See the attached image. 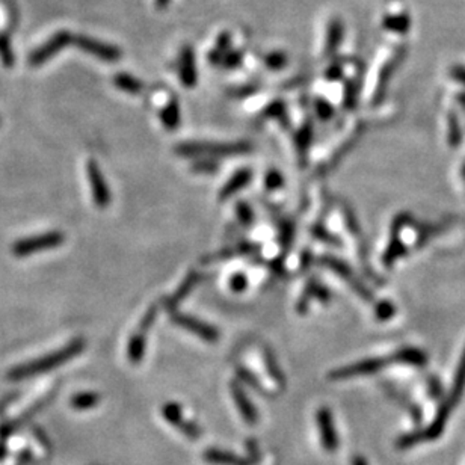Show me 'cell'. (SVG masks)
I'll use <instances>...</instances> for the list:
<instances>
[{
    "mask_svg": "<svg viewBox=\"0 0 465 465\" xmlns=\"http://www.w3.org/2000/svg\"><path fill=\"white\" fill-rule=\"evenodd\" d=\"M237 213H239L240 221L244 222V224H249L251 219H253V213H251V210H249V207L246 206V204H245V206H244V204H239Z\"/></svg>",
    "mask_w": 465,
    "mask_h": 465,
    "instance_id": "ab89813d",
    "label": "cell"
},
{
    "mask_svg": "<svg viewBox=\"0 0 465 465\" xmlns=\"http://www.w3.org/2000/svg\"><path fill=\"white\" fill-rule=\"evenodd\" d=\"M462 175H464V180H465V165H464V168H462Z\"/></svg>",
    "mask_w": 465,
    "mask_h": 465,
    "instance_id": "ee69618b",
    "label": "cell"
},
{
    "mask_svg": "<svg viewBox=\"0 0 465 465\" xmlns=\"http://www.w3.org/2000/svg\"><path fill=\"white\" fill-rule=\"evenodd\" d=\"M449 73H450V78L453 80H457L458 83H461L462 87H465V67H464V65H458V64L452 65Z\"/></svg>",
    "mask_w": 465,
    "mask_h": 465,
    "instance_id": "8d00e7d4",
    "label": "cell"
},
{
    "mask_svg": "<svg viewBox=\"0 0 465 465\" xmlns=\"http://www.w3.org/2000/svg\"><path fill=\"white\" fill-rule=\"evenodd\" d=\"M73 43L76 44L80 50L89 53V54H92V57H96L101 61L114 62L121 58V50L118 47H115V45L96 41L94 38H89V36H87V35L73 36Z\"/></svg>",
    "mask_w": 465,
    "mask_h": 465,
    "instance_id": "52a82bcc",
    "label": "cell"
},
{
    "mask_svg": "<svg viewBox=\"0 0 465 465\" xmlns=\"http://www.w3.org/2000/svg\"><path fill=\"white\" fill-rule=\"evenodd\" d=\"M154 2H156V6L159 8V9H165L166 6L170 5L171 0H154Z\"/></svg>",
    "mask_w": 465,
    "mask_h": 465,
    "instance_id": "60d3db41",
    "label": "cell"
},
{
    "mask_svg": "<svg viewBox=\"0 0 465 465\" xmlns=\"http://www.w3.org/2000/svg\"><path fill=\"white\" fill-rule=\"evenodd\" d=\"M316 420H318L319 426V432H320V441L323 449L332 453L337 450L339 445V438H337V432L336 427H334V420L331 411L328 408H320L318 414H316Z\"/></svg>",
    "mask_w": 465,
    "mask_h": 465,
    "instance_id": "7c38bea8",
    "label": "cell"
},
{
    "mask_svg": "<svg viewBox=\"0 0 465 465\" xmlns=\"http://www.w3.org/2000/svg\"><path fill=\"white\" fill-rule=\"evenodd\" d=\"M98 401H100V397L96 393H80V394L73 396L70 404L73 408L83 411V409H91V408L97 406Z\"/></svg>",
    "mask_w": 465,
    "mask_h": 465,
    "instance_id": "4316f807",
    "label": "cell"
},
{
    "mask_svg": "<svg viewBox=\"0 0 465 465\" xmlns=\"http://www.w3.org/2000/svg\"><path fill=\"white\" fill-rule=\"evenodd\" d=\"M310 139H311V130L309 126H307L302 132L297 135V147H300L301 152H307V147H309V144H310Z\"/></svg>",
    "mask_w": 465,
    "mask_h": 465,
    "instance_id": "74e56055",
    "label": "cell"
},
{
    "mask_svg": "<svg viewBox=\"0 0 465 465\" xmlns=\"http://www.w3.org/2000/svg\"><path fill=\"white\" fill-rule=\"evenodd\" d=\"M242 58H244V54H242V52L232 50V52H228L226 54V58H224V61H222V64H224L227 68H235V67H237V65L242 62Z\"/></svg>",
    "mask_w": 465,
    "mask_h": 465,
    "instance_id": "d6a6232c",
    "label": "cell"
},
{
    "mask_svg": "<svg viewBox=\"0 0 465 465\" xmlns=\"http://www.w3.org/2000/svg\"><path fill=\"white\" fill-rule=\"evenodd\" d=\"M251 170H240L237 174H235L231 177V179L227 182V184L224 186V189L219 192V198L221 200H227L230 198L232 193H236L237 191L244 189L245 186L249 183L251 180Z\"/></svg>",
    "mask_w": 465,
    "mask_h": 465,
    "instance_id": "44dd1931",
    "label": "cell"
},
{
    "mask_svg": "<svg viewBox=\"0 0 465 465\" xmlns=\"http://www.w3.org/2000/svg\"><path fill=\"white\" fill-rule=\"evenodd\" d=\"M392 360L396 362H402V364L415 366V367H423L427 362L426 353L417 348H404L401 350H397Z\"/></svg>",
    "mask_w": 465,
    "mask_h": 465,
    "instance_id": "d6986e66",
    "label": "cell"
},
{
    "mask_svg": "<svg viewBox=\"0 0 465 465\" xmlns=\"http://www.w3.org/2000/svg\"><path fill=\"white\" fill-rule=\"evenodd\" d=\"M394 313H396V307L393 305V302H390V301H381L375 307V316L378 320L392 319Z\"/></svg>",
    "mask_w": 465,
    "mask_h": 465,
    "instance_id": "f546056e",
    "label": "cell"
},
{
    "mask_svg": "<svg viewBox=\"0 0 465 465\" xmlns=\"http://www.w3.org/2000/svg\"><path fill=\"white\" fill-rule=\"evenodd\" d=\"M401 235H396V232H392V240L384 251L383 256V263L385 267H392L399 258L404 257L406 253V246L404 244V240L399 237Z\"/></svg>",
    "mask_w": 465,
    "mask_h": 465,
    "instance_id": "ffe728a7",
    "label": "cell"
},
{
    "mask_svg": "<svg viewBox=\"0 0 465 465\" xmlns=\"http://www.w3.org/2000/svg\"><path fill=\"white\" fill-rule=\"evenodd\" d=\"M87 174L91 183V191H92V198H94V202L100 209L108 207V204L110 202V193L106 186V182L103 179V174H101V170L98 168V165L96 161H89L87 163Z\"/></svg>",
    "mask_w": 465,
    "mask_h": 465,
    "instance_id": "8fae6325",
    "label": "cell"
},
{
    "mask_svg": "<svg viewBox=\"0 0 465 465\" xmlns=\"http://www.w3.org/2000/svg\"><path fill=\"white\" fill-rule=\"evenodd\" d=\"M172 320L179 325V327L188 330L189 332L195 334V336H198L207 343H216L219 339V332L216 331V328H213L210 325L192 318V316L183 313H174Z\"/></svg>",
    "mask_w": 465,
    "mask_h": 465,
    "instance_id": "30bf717a",
    "label": "cell"
},
{
    "mask_svg": "<svg viewBox=\"0 0 465 465\" xmlns=\"http://www.w3.org/2000/svg\"><path fill=\"white\" fill-rule=\"evenodd\" d=\"M204 459L215 465H251L249 461L237 457L235 453H230L226 450L210 449L204 453Z\"/></svg>",
    "mask_w": 465,
    "mask_h": 465,
    "instance_id": "ac0fdd59",
    "label": "cell"
},
{
    "mask_svg": "<svg viewBox=\"0 0 465 465\" xmlns=\"http://www.w3.org/2000/svg\"><path fill=\"white\" fill-rule=\"evenodd\" d=\"M464 390H465V346H464V350L461 353L457 371H455V378H453L450 393H449L448 397H445L444 404L438 409V414H436L432 425L423 432H417V434H411V435L404 436V438L399 440L397 448L406 449V448H411V445L420 443V441L435 440L436 436H440V434L443 432L444 426H445V422H448L449 414L452 413V409L458 405L459 399L462 397Z\"/></svg>",
    "mask_w": 465,
    "mask_h": 465,
    "instance_id": "6da1fadb",
    "label": "cell"
},
{
    "mask_svg": "<svg viewBox=\"0 0 465 465\" xmlns=\"http://www.w3.org/2000/svg\"><path fill=\"white\" fill-rule=\"evenodd\" d=\"M265 64H266V67L271 70H281L287 65V57L283 52L269 53L265 58Z\"/></svg>",
    "mask_w": 465,
    "mask_h": 465,
    "instance_id": "1f68e13d",
    "label": "cell"
},
{
    "mask_svg": "<svg viewBox=\"0 0 465 465\" xmlns=\"http://www.w3.org/2000/svg\"><path fill=\"white\" fill-rule=\"evenodd\" d=\"M83 348H85V343H83L82 339L73 340L68 346H65L57 352H52V353H49V355H45L43 358L34 360L31 362H27V364H22V366L13 369L8 374V376L13 381H20V379L31 378L34 375L44 374V371L57 369L61 364H64V362H67L71 358L78 357L79 353L83 350Z\"/></svg>",
    "mask_w": 465,
    "mask_h": 465,
    "instance_id": "7a4b0ae2",
    "label": "cell"
},
{
    "mask_svg": "<svg viewBox=\"0 0 465 465\" xmlns=\"http://www.w3.org/2000/svg\"><path fill=\"white\" fill-rule=\"evenodd\" d=\"M231 396L235 399L236 406L239 409V413L242 415V418L249 425H254L258 420V414L256 411L254 405L251 404L249 397L246 396V393L244 392V388H242L237 383H232L231 384Z\"/></svg>",
    "mask_w": 465,
    "mask_h": 465,
    "instance_id": "9a60e30c",
    "label": "cell"
},
{
    "mask_svg": "<svg viewBox=\"0 0 465 465\" xmlns=\"http://www.w3.org/2000/svg\"><path fill=\"white\" fill-rule=\"evenodd\" d=\"M343 36H345V26L339 18H332L327 29V40H325V54L332 57L339 50L340 44L343 43Z\"/></svg>",
    "mask_w": 465,
    "mask_h": 465,
    "instance_id": "2e32d148",
    "label": "cell"
},
{
    "mask_svg": "<svg viewBox=\"0 0 465 465\" xmlns=\"http://www.w3.org/2000/svg\"><path fill=\"white\" fill-rule=\"evenodd\" d=\"M0 59H2L6 68H11L15 62L11 41H9V36L6 34H0Z\"/></svg>",
    "mask_w": 465,
    "mask_h": 465,
    "instance_id": "f1b7e54d",
    "label": "cell"
},
{
    "mask_svg": "<svg viewBox=\"0 0 465 465\" xmlns=\"http://www.w3.org/2000/svg\"><path fill=\"white\" fill-rule=\"evenodd\" d=\"M162 414L165 417V420L171 423L172 426H175L177 429H180L184 435H188L189 438L192 440H197L198 436H200V431H198V427L189 423V422H186L183 420V415H182V408L180 405H177L174 402L171 404H166L163 405L162 408Z\"/></svg>",
    "mask_w": 465,
    "mask_h": 465,
    "instance_id": "4fadbf2b",
    "label": "cell"
},
{
    "mask_svg": "<svg viewBox=\"0 0 465 465\" xmlns=\"http://www.w3.org/2000/svg\"><path fill=\"white\" fill-rule=\"evenodd\" d=\"M388 364L387 358H367V360H361L355 364L346 366L339 370L331 371V379L334 381H341V379H350L355 376H362V375H371L376 374V371L383 370Z\"/></svg>",
    "mask_w": 465,
    "mask_h": 465,
    "instance_id": "ba28073f",
    "label": "cell"
},
{
    "mask_svg": "<svg viewBox=\"0 0 465 465\" xmlns=\"http://www.w3.org/2000/svg\"><path fill=\"white\" fill-rule=\"evenodd\" d=\"M70 43H73V35L70 32L61 31L58 34H54L47 43H44L41 47H38L35 52L31 53L29 64L32 65V67H40V65L47 62L64 47H67Z\"/></svg>",
    "mask_w": 465,
    "mask_h": 465,
    "instance_id": "8992f818",
    "label": "cell"
},
{
    "mask_svg": "<svg viewBox=\"0 0 465 465\" xmlns=\"http://www.w3.org/2000/svg\"><path fill=\"white\" fill-rule=\"evenodd\" d=\"M198 283V275L197 274H191L186 280L182 283V286L177 289V292L171 296V300L168 301V307H172L174 304L180 302L184 296H188V293L192 290V287Z\"/></svg>",
    "mask_w": 465,
    "mask_h": 465,
    "instance_id": "83f0119b",
    "label": "cell"
},
{
    "mask_svg": "<svg viewBox=\"0 0 465 465\" xmlns=\"http://www.w3.org/2000/svg\"><path fill=\"white\" fill-rule=\"evenodd\" d=\"M161 119L166 128L174 130L180 124V108L177 100L172 98L168 105L161 110Z\"/></svg>",
    "mask_w": 465,
    "mask_h": 465,
    "instance_id": "cb8c5ba5",
    "label": "cell"
},
{
    "mask_svg": "<svg viewBox=\"0 0 465 465\" xmlns=\"http://www.w3.org/2000/svg\"><path fill=\"white\" fill-rule=\"evenodd\" d=\"M65 242V236L59 231H50L41 236L26 237L18 240L13 246V254L17 257H26L35 253H41V251H47L61 246Z\"/></svg>",
    "mask_w": 465,
    "mask_h": 465,
    "instance_id": "277c9868",
    "label": "cell"
},
{
    "mask_svg": "<svg viewBox=\"0 0 465 465\" xmlns=\"http://www.w3.org/2000/svg\"><path fill=\"white\" fill-rule=\"evenodd\" d=\"M406 54H408L406 45H399L392 57H390V59L383 65V68L379 70V74H378L376 88H375V92H374V97H371V103L379 105L381 101L384 100L388 83L392 82L396 71L399 70V67H401L402 62L405 61Z\"/></svg>",
    "mask_w": 465,
    "mask_h": 465,
    "instance_id": "5b68a950",
    "label": "cell"
},
{
    "mask_svg": "<svg viewBox=\"0 0 465 465\" xmlns=\"http://www.w3.org/2000/svg\"><path fill=\"white\" fill-rule=\"evenodd\" d=\"M322 262H323L325 266H328L334 274H337L339 276H341L343 280H345V281L352 287V289L355 290V292L362 297V300L371 301V293H370V290L367 289V287H366L364 284H362V283L358 280L357 275L353 274L352 269H350L345 262H341V260H339V258H332V257L323 258Z\"/></svg>",
    "mask_w": 465,
    "mask_h": 465,
    "instance_id": "9c48e42d",
    "label": "cell"
},
{
    "mask_svg": "<svg viewBox=\"0 0 465 465\" xmlns=\"http://www.w3.org/2000/svg\"><path fill=\"white\" fill-rule=\"evenodd\" d=\"M283 184V177L280 172L276 171H271L266 175V188L267 189H275V188H280Z\"/></svg>",
    "mask_w": 465,
    "mask_h": 465,
    "instance_id": "d590c367",
    "label": "cell"
},
{
    "mask_svg": "<svg viewBox=\"0 0 465 465\" xmlns=\"http://www.w3.org/2000/svg\"><path fill=\"white\" fill-rule=\"evenodd\" d=\"M127 352H128V360L135 362V364H138V362L142 360L145 352V332L138 331L136 334H133L132 339H130Z\"/></svg>",
    "mask_w": 465,
    "mask_h": 465,
    "instance_id": "d4e9b609",
    "label": "cell"
},
{
    "mask_svg": "<svg viewBox=\"0 0 465 465\" xmlns=\"http://www.w3.org/2000/svg\"><path fill=\"white\" fill-rule=\"evenodd\" d=\"M246 286H248L246 276L242 275V274H236L235 276L231 278V281H230V287L235 292H244L246 289Z\"/></svg>",
    "mask_w": 465,
    "mask_h": 465,
    "instance_id": "836d02e7",
    "label": "cell"
},
{
    "mask_svg": "<svg viewBox=\"0 0 465 465\" xmlns=\"http://www.w3.org/2000/svg\"><path fill=\"white\" fill-rule=\"evenodd\" d=\"M383 27L388 32L405 35L411 29V17L408 15V13L387 14L383 18Z\"/></svg>",
    "mask_w": 465,
    "mask_h": 465,
    "instance_id": "e0dca14e",
    "label": "cell"
},
{
    "mask_svg": "<svg viewBox=\"0 0 465 465\" xmlns=\"http://www.w3.org/2000/svg\"><path fill=\"white\" fill-rule=\"evenodd\" d=\"M341 73H343L341 64H340V62L332 64V65H330V68H328V71H327V79H330V80H337V79L341 78Z\"/></svg>",
    "mask_w": 465,
    "mask_h": 465,
    "instance_id": "f35d334b",
    "label": "cell"
},
{
    "mask_svg": "<svg viewBox=\"0 0 465 465\" xmlns=\"http://www.w3.org/2000/svg\"><path fill=\"white\" fill-rule=\"evenodd\" d=\"M316 110H318V115L322 119H328L332 117V106L325 100H318V103H316Z\"/></svg>",
    "mask_w": 465,
    "mask_h": 465,
    "instance_id": "e575fe53",
    "label": "cell"
},
{
    "mask_svg": "<svg viewBox=\"0 0 465 465\" xmlns=\"http://www.w3.org/2000/svg\"><path fill=\"white\" fill-rule=\"evenodd\" d=\"M179 74L180 80L184 87L193 88L198 82V70L197 64H195V54L191 45H186L180 54V65H179Z\"/></svg>",
    "mask_w": 465,
    "mask_h": 465,
    "instance_id": "5bb4252c",
    "label": "cell"
},
{
    "mask_svg": "<svg viewBox=\"0 0 465 465\" xmlns=\"http://www.w3.org/2000/svg\"><path fill=\"white\" fill-rule=\"evenodd\" d=\"M352 465H367V462L364 459H362V458H360V457H355V458L352 459Z\"/></svg>",
    "mask_w": 465,
    "mask_h": 465,
    "instance_id": "7bdbcfd3",
    "label": "cell"
},
{
    "mask_svg": "<svg viewBox=\"0 0 465 465\" xmlns=\"http://www.w3.org/2000/svg\"><path fill=\"white\" fill-rule=\"evenodd\" d=\"M464 139L462 133V126H461V119L458 114L452 110V112L448 115V142L450 147L457 148L461 145Z\"/></svg>",
    "mask_w": 465,
    "mask_h": 465,
    "instance_id": "7402d4cb",
    "label": "cell"
},
{
    "mask_svg": "<svg viewBox=\"0 0 465 465\" xmlns=\"http://www.w3.org/2000/svg\"><path fill=\"white\" fill-rule=\"evenodd\" d=\"M458 103L461 105V108H462V110H464V112H465V92H459V94H458Z\"/></svg>",
    "mask_w": 465,
    "mask_h": 465,
    "instance_id": "b9f144b4",
    "label": "cell"
},
{
    "mask_svg": "<svg viewBox=\"0 0 465 465\" xmlns=\"http://www.w3.org/2000/svg\"><path fill=\"white\" fill-rule=\"evenodd\" d=\"M230 43H231V36H230L228 32H224V34L219 35L215 49H213L212 53L209 54V59L213 65H218V64L224 61L226 54L230 52Z\"/></svg>",
    "mask_w": 465,
    "mask_h": 465,
    "instance_id": "484cf974",
    "label": "cell"
},
{
    "mask_svg": "<svg viewBox=\"0 0 465 465\" xmlns=\"http://www.w3.org/2000/svg\"><path fill=\"white\" fill-rule=\"evenodd\" d=\"M114 83L115 87L121 91L128 92V94H141L144 85L141 80L135 79L133 76H130V74L126 73H118L117 76L114 78Z\"/></svg>",
    "mask_w": 465,
    "mask_h": 465,
    "instance_id": "603a6c76",
    "label": "cell"
},
{
    "mask_svg": "<svg viewBox=\"0 0 465 465\" xmlns=\"http://www.w3.org/2000/svg\"><path fill=\"white\" fill-rule=\"evenodd\" d=\"M251 152V147L244 142L237 144H212V142H189L177 147V153L183 156H231Z\"/></svg>",
    "mask_w": 465,
    "mask_h": 465,
    "instance_id": "3957f363",
    "label": "cell"
},
{
    "mask_svg": "<svg viewBox=\"0 0 465 465\" xmlns=\"http://www.w3.org/2000/svg\"><path fill=\"white\" fill-rule=\"evenodd\" d=\"M358 91H360V83L353 79L349 80L346 85V92H345V105L348 109H352L357 106V98H358Z\"/></svg>",
    "mask_w": 465,
    "mask_h": 465,
    "instance_id": "4dcf8cb0",
    "label": "cell"
}]
</instances>
